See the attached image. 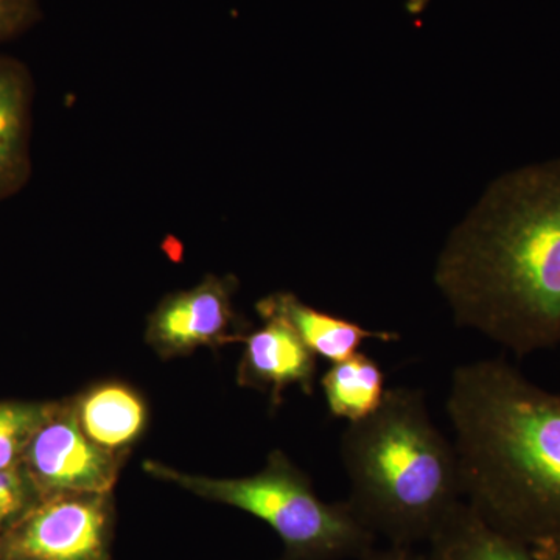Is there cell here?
<instances>
[{
    "label": "cell",
    "mask_w": 560,
    "mask_h": 560,
    "mask_svg": "<svg viewBox=\"0 0 560 560\" xmlns=\"http://www.w3.org/2000/svg\"><path fill=\"white\" fill-rule=\"evenodd\" d=\"M28 81L16 62L0 58V197L28 175Z\"/></svg>",
    "instance_id": "cell-12"
},
{
    "label": "cell",
    "mask_w": 560,
    "mask_h": 560,
    "mask_svg": "<svg viewBox=\"0 0 560 560\" xmlns=\"http://www.w3.org/2000/svg\"><path fill=\"white\" fill-rule=\"evenodd\" d=\"M54 404H0V471L21 467L35 431Z\"/></svg>",
    "instance_id": "cell-14"
},
{
    "label": "cell",
    "mask_w": 560,
    "mask_h": 560,
    "mask_svg": "<svg viewBox=\"0 0 560 560\" xmlns=\"http://www.w3.org/2000/svg\"><path fill=\"white\" fill-rule=\"evenodd\" d=\"M537 560H560V545L545 544L533 547Z\"/></svg>",
    "instance_id": "cell-18"
},
{
    "label": "cell",
    "mask_w": 560,
    "mask_h": 560,
    "mask_svg": "<svg viewBox=\"0 0 560 560\" xmlns=\"http://www.w3.org/2000/svg\"><path fill=\"white\" fill-rule=\"evenodd\" d=\"M259 330L243 335L238 382L248 388L268 390L272 405L280 404L283 390L300 386L305 394L315 388L316 355L289 324L267 318Z\"/></svg>",
    "instance_id": "cell-8"
},
{
    "label": "cell",
    "mask_w": 560,
    "mask_h": 560,
    "mask_svg": "<svg viewBox=\"0 0 560 560\" xmlns=\"http://www.w3.org/2000/svg\"><path fill=\"white\" fill-rule=\"evenodd\" d=\"M35 0H0V40L28 27L36 18Z\"/></svg>",
    "instance_id": "cell-16"
},
{
    "label": "cell",
    "mask_w": 560,
    "mask_h": 560,
    "mask_svg": "<svg viewBox=\"0 0 560 560\" xmlns=\"http://www.w3.org/2000/svg\"><path fill=\"white\" fill-rule=\"evenodd\" d=\"M109 493H62L36 501L3 533L7 556L35 560H110Z\"/></svg>",
    "instance_id": "cell-5"
},
{
    "label": "cell",
    "mask_w": 560,
    "mask_h": 560,
    "mask_svg": "<svg viewBox=\"0 0 560 560\" xmlns=\"http://www.w3.org/2000/svg\"><path fill=\"white\" fill-rule=\"evenodd\" d=\"M124 456L95 445L81 430L73 401L54 404L22 459L38 500L62 493H110Z\"/></svg>",
    "instance_id": "cell-6"
},
{
    "label": "cell",
    "mask_w": 560,
    "mask_h": 560,
    "mask_svg": "<svg viewBox=\"0 0 560 560\" xmlns=\"http://www.w3.org/2000/svg\"><path fill=\"white\" fill-rule=\"evenodd\" d=\"M434 282L459 327L514 355L560 346V158L493 180L448 235Z\"/></svg>",
    "instance_id": "cell-1"
},
{
    "label": "cell",
    "mask_w": 560,
    "mask_h": 560,
    "mask_svg": "<svg viewBox=\"0 0 560 560\" xmlns=\"http://www.w3.org/2000/svg\"><path fill=\"white\" fill-rule=\"evenodd\" d=\"M235 280L210 275L194 289L171 294L151 313L147 341L160 355H186L202 346L241 341L232 334Z\"/></svg>",
    "instance_id": "cell-7"
},
{
    "label": "cell",
    "mask_w": 560,
    "mask_h": 560,
    "mask_svg": "<svg viewBox=\"0 0 560 560\" xmlns=\"http://www.w3.org/2000/svg\"><path fill=\"white\" fill-rule=\"evenodd\" d=\"M5 560H35V559L22 558V556H7Z\"/></svg>",
    "instance_id": "cell-20"
},
{
    "label": "cell",
    "mask_w": 560,
    "mask_h": 560,
    "mask_svg": "<svg viewBox=\"0 0 560 560\" xmlns=\"http://www.w3.org/2000/svg\"><path fill=\"white\" fill-rule=\"evenodd\" d=\"M36 501L38 495L22 466L0 471V534L5 533Z\"/></svg>",
    "instance_id": "cell-15"
},
{
    "label": "cell",
    "mask_w": 560,
    "mask_h": 560,
    "mask_svg": "<svg viewBox=\"0 0 560 560\" xmlns=\"http://www.w3.org/2000/svg\"><path fill=\"white\" fill-rule=\"evenodd\" d=\"M327 410L348 423L370 418L386 396V374L381 364L363 352L331 363L320 377Z\"/></svg>",
    "instance_id": "cell-13"
},
{
    "label": "cell",
    "mask_w": 560,
    "mask_h": 560,
    "mask_svg": "<svg viewBox=\"0 0 560 560\" xmlns=\"http://www.w3.org/2000/svg\"><path fill=\"white\" fill-rule=\"evenodd\" d=\"M261 319L278 318L289 324L316 357L340 363L360 352L366 341L399 340L393 331L370 330L353 320L316 311L291 293H276L257 302Z\"/></svg>",
    "instance_id": "cell-9"
},
{
    "label": "cell",
    "mask_w": 560,
    "mask_h": 560,
    "mask_svg": "<svg viewBox=\"0 0 560 560\" xmlns=\"http://www.w3.org/2000/svg\"><path fill=\"white\" fill-rule=\"evenodd\" d=\"M360 560H418V555L412 551V548L389 545L385 550L372 548L366 555L361 556Z\"/></svg>",
    "instance_id": "cell-17"
},
{
    "label": "cell",
    "mask_w": 560,
    "mask_h": 560,
    "mask_svg": "<svg viewBox=\"0 0 560 560\" xmlns=\"http://www.w3.org/2000/svg\"><path fill=\"white\" fill-rule=\"evenodd\" d=\"M418 560H422V555H418Z\"/></svg>",
    "instance_id": "cell-21"
},
{
    "label": "cell",
    "mask_w": 560,
    "mask_h": 560,
    "mask_svg": "<svg viewBox=\"0 0 560 560\" xmlns=\"http://www.w3.org/2000/svg\"><path fill=\"white\" fill-rule=\"evenodd\" d=\"M341 460L350 506L389 545L427 544L466 501L455 444L410 386L388 388L374 415L348 423Z\"/></svg>",
    "instance_id": "cell-3"
},
{
    "label": "cell",
    "mask_w": 560,
    "mask_h": 560,
    "mask_svg": "<svg viewBox=\"0 0 560 560\" xmlns=\"http://www.w3.org/2000/svg\"><path fill=\"white\" fill-rule=\"evenodd\" d=\"M427 544L422 560H537L533 548L493 528L467 501Z\"/></svg>",
    "instance_id": "cell-11"
},
{
    "label": "cell",
    "mask_w": 560,
    "mask_h": 560,
    "mask_svg": "<svg viewBox=\"0 0 560 560\" xmlns=\"http://www.w3.org/2000/svg\"><path fill=\"white\" fill-rule=\"evenodd\" d=\"M143 467L153 477L267 523L283 544L279 560L360 559L377 539L348 500H320L311 478L282 452H272L264 469L245 478L194 477L153 460Z\"/></svg>",
    "instance_id": "cell-4"
},
{
    "label": "cell",
    "mask_w": 560,
    "mask_h": 560,
    "mask_svg": "<svg viewBox=\"0 0 560 560\" xmlns=\"http://www.w3.org/2000/svg\"><path fill=\"white\" fill-rule=\"evenodd\" d=\"M445 411L467 503L530 548L560 545V393L506 360L470 361L453 371Z\"/></svg>",
    "instance_id": "cell-2"
},
{
    "label": "cell",
    "mask_w": 560,
    "mask_h": 560,
    "mask_svg": "<svg viewBox=\"0 0 560 560\" xmlns=\"http://www.w3.org/2000/svg\"><path fill=\"white\" fill-rule=\"evenodd\" d=\"M5 545H3V534H0V560H5Z\"/></svg>",
    "instance_id": "cell-19"
},
{
    "label": "cell",
    "mask_w": 560,
    "mask_h": 560,
    "mask_svg": "<svg viewBox=\"0 0 560 560\" xmlns=\"http://www.w3.org/2000/svg\"><path fill=\"white\" fill-rule=\"evenodd\" d=\"M83 433L95 445L124 456L147 425L145 401L130 386L105 383L73 400Z\"/></svg>",
    "instance_id": "cell-10"
}]
</instances>
